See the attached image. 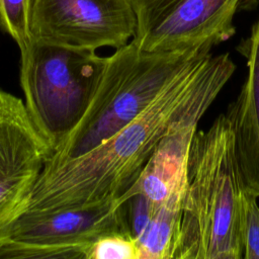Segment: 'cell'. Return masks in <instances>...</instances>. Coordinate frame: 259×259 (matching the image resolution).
Instances as JSON below:
<instances>
[{
  "label": "cell",
  "instance_id": "5",
  "mask_svg": "<svg viewBox=\"0 0 259 259\" xmlns=\"http://www.w3.org/2000/svg\"><path fill=\"white\" fill-rule=\"evenodd\" d=\"M128 234L118 199L83 208L25 211L0 240V259H88L92 244Z\"/></svg>",
  "mask_w": 259,
  "mask_h": 259
},
{
  "label": "cell",
  "instance_id": "9",
  "mask_svg": "<svg viewBox=\"0 0 259 259\" xmlns=\"http://www.w3.org/2000/svg\"><path fill=\"white\" fill-rule=\"evenodd\" d=\"M238 51L247 60L248 73L239 95L225 114L231 124L235 157L245 190L259 197V21Z\"/></svg>",
  "mask_w": 259,
  "mask_h": 259
},
{
  "label": "cell",
  "instance_id": "6",
  "mask_svg": "<svg viewBox=\"0 0 259 259\" xmlns=\"http://www.w3.org/2000/svg\"><path fill=\"white\" fill-rule=\"evenodd\" d=\"M137 25L132 41L146 52L210 50L236 32L242 0H130Z\"/></svg>",
  "mask_w": 259,
  "mask_h": 259
},
{
  "label": "cell",
  "instance_id": "12",
  "mask_svg": "<svg viewBox=\"0 0 259 259\" xmlns=\"http://www.w3.org/2000/svg\"><path fill=\"white\" fill-rule=\"evenodd\" d=\"M139 257L136 239L125 233H110L98 238L88 253V259H139Z\"/></svg>",
  "mask_w": 259,
  "mask_h": 259
},
{
  "label": "cell",
  "instance_id": "8",
  "mask_svg": "<svg viewBox=\"0 0 259 259\" xmlns=\"http://www.w3.org/2000/svg\"><path fill=\"white\" fill-rule=\"evenodd\" d=\"M52 153L24 101L0 88V240L26 211Z\"/></svg>",
  "mask_w": 259,
  "mask_h": 259
},
{
  "label": "cell",
  "instance_id": "3",
  "mask_svg": "<svg viewBox=\"0 0 259 259\" xmlns=\"http://www.w3.org/2000/svg\"><path fill=\"white\" fill-rule=\"evenodd\" d=\"M210 50L146 52L132 40L107 57L98 87L84 115L48 162L80 156L130 124L170 80Z\"/></svg>",
  "mask_w": 259,
  "mask_h": 259
},
{
  "label": "cell",
  "instance_id": "7",
  "mask_svg": "<svg viewBox=\"0 0 259 259\" xmlns=\"http://www.w3.org/2000/svg\"><path fill=\"white\" fill-rule=\"evenodd\" d=\"M136 25L130 0H34L30 29L34 40L96 51L125 46Z\"/></svg>",
  "mask_w": 259,
  "mask_h": 259
},
{
  "label": "cell",
  "instance_id": "13",
  "mask_svg": "<svg viewBox=\"0 0 259 259\" xmlns=\"http://www.w3.org/2000/svg\"><path fill=\"white\" fill-rule=\"evenodd\" d=\"M117 199L122 205L127 231L138 243L139 239L143 236L149 226L158 206L141 193Z\"/></svg>",
  "mask_w": 259,
  "mask_h": 259
},
{
  "label": "cell",
  "instance_id": "11",
  "mask_svg": "<svg viewBox=\"0 0 259 259\" xmlns=\"http://www.w3.org/2000/svg\"><path fill=\"white\" fill-rule=\"evenodd\" d=\"M34 0H0V27L24 52L31 44V14Z\"/></svg>",
  "mask_w": 259,
  "mask_h": 259
},
{
  "label": "cell",
  "instance_id": "10",
  "mask_svg": "<svg viewBox=\"0 0 259 259\" xmlns=\"http://www.w3.org/2000/svg\"><path fill=\"white\" fill-rule=\"evenodd\" d=\"M184 193L185 188L175 191L157 207L138 241L139 259H173L180 231Z\"/></svg>",
  "mask_w": 259,
  "mask_h": 259
},
{
  "label": "cell",
  "instance_id": "14",
  "mask_svg": "<svg viewBox=\"0 0 259 259\" xmlns=\"http://www.w3.org/2000/svg\"><path fill=\"white\" fill-rule=\"evenodd\" d=\"M257 196L244 192L242 237L245 259H259V205Z\"/></svg>",
  "mask_w": 259,
  "mask_h": 259
},
{
  "label": "cell",
  "instance_id": "4",
  "mask_svg": "<svg viewBox=\"0 0 259 259\" xmlns=\"http://www.w3.org/2000/svg\"><path fill=\"white\" fill-rule=\"evenodd\" d=\"M107 57L32 39L20 53V85L25 107L53 152L87 110ZM53 154V153H52Z\"/></svg>",
  "mask_w": 259,
  "mask_h": 259
},
{
  "label": "cell",
  "instance_id": "1",
  "mask_svg": "<svg viewBox=\"0 0 259 259\" xmlns=\"http://www.w3.org/2000/svg\"><path fill=\"white\" fill-rule=\"evenodd\" d=\"M209 55L184 67L138 117L106 141L80 156L47 162L26 211L83 208L119 198L181 112Z\"/></svg>",
  "mask_w": 259,
  "mask_h": 259
},
{
  "label": "cell",
  "instance_id": "2",
  "mask_svg": "<svg viewBox=\"0 0 259 259\" xmlns=\"http://www.w3.org/2000/svg\"><path fill=\"white\" fill-rule=\"evenodd\" d=\"M245 191L224 113L193 136L173 259H242Z\"/></svg>",
  "mask_w": 259,
  "mask_h": 259
}]
</instances>
